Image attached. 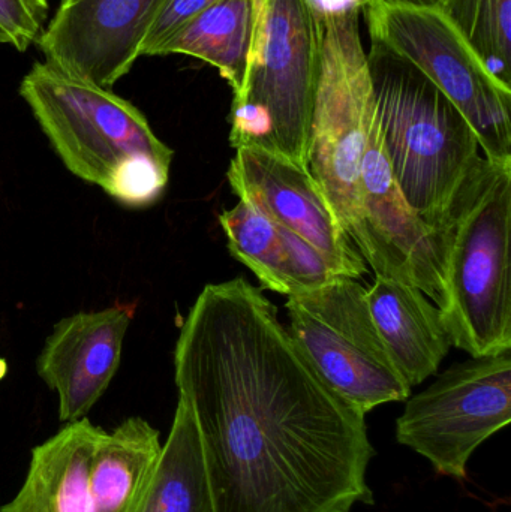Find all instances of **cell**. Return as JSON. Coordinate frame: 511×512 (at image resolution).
<instances>
[{"instance_id": "6da1fadb", "label": "cell", "mask_w": 511, "mask_h": 512, "mask_svg": "<svg viewBox=\"0 0 511 512\" xmlns=\"http://www.w3.org/2000/svg\"><path fill=\"white\" fill-rule=\"evenodd\" d=\"M174 381L197 424L215 512L374 504L366 415L320 378L248 280L204 286L180 328Z\"/></svg>"}, {"instance_id": "7a4b0ae2", "label": "cell", "mask_w": 511, "mask_h": 512, "mask_svg": "<svg viewBox=\"0 0 511 512\" xmlns=\"http://www.w3.org/2000/svg\"><path fill=\"white\" fill-rule=\"evenodd\" d=\"M510 225L511 159L482 156L434 227L438 309L452 345L471 357L511 349Z\"/></svg>"}, {"instance_id": "3957f363", "label": "cell", "mask_w": 511, "mask_h": 512, "mask_svg": "<svg viewBox=\"0 0 511 512\" xmlns=\"http://www.w3.org/2000/svg\"><path fill=\"white\" fill-rule=\"evenodd\" d=\"M369 74L384 150L414 212L437 227L482 156L456 105L405 57L371 41Z\"/></svg>"}, {"instance_id": "277c9868", "label": "cell", "mask_w": 511, "mask_h": 512, "mask_svg": "<svg viewBox=\"0 0 511 512\" xmlns=\"http://www.w3.org/2000/svg\"><path fill=\"white\" fill-rule=\"evenodd\" d=\"M320 78V29L305 0H266L248 71L233 93L230 144L309 170V135Z\"/></svg>"}, {"instance_id": "5b68a950", "label": "cell", "mask_w": 511, "mask_h": 512, "mask_svg": "<svg viewBox=\"0 0 511 512\" xmlns=\"http://www.w3.org/2000/svg\"><path fill=\"white\" fill-rule=\"evenodd\" d=\"M360 12L327 18L320 29V78L309 135V173L350 237L360 213V174L377 117Z\"/></svg>"}, {"instance_id": "8992f818", "label": "cell", "mask_w": 511, "mask_h": 512, "mask_svg": "<svg viewBox=\"0 0 511 512\" xmlns=\"http://www.w3.org/2000/svg\"><path fill=\"white\" fill-rule=\"evenodd\" d=\"M362 15L371 41L417 66L464 114L485 158L511 159V89L489 72L437 6L369 0Z\"/></svg>"}, {"instance_id": "52a82bcc", "label": "cell", "mask_w": 511, "mask_h": 512, "mask_svg": "<svg viewBox=\"0 0 511 512\" xmlns=\"http://www.w3.org/2000/svg\"><path fill=\"white\" fill-rule=\"evenodd\" d=\"M21 98L51 147L74 176L102 188L113 168L134 155L173 161L147 117L111 89L33 63L20 83Z\"/></svg>"}, {"instance_id": "ba28073f", "label": "cell", "mask_w": 511, "mask_h": 512, "mask_svg": "<svg viewBox=\"0 0 511 512\" xmlns=\"http://www.w3.org/2000/svg\"><path fill=\"white\" fill-rule=\"evenodd\" d=\"M294 342L320 378L362 412L405 402L411 387L396 369L372 319L366 288L338 276L287 300Z\"/></svg>"}, {"instance_id": "9c48e42d", "label": "cell", "mask_w": 511, "mask_h": 512, "mask_svg": "<svg viewBox=\"0 0 511 512\" xmlns=\"http://www.w3.org/2000/svg\"><path fill=\"white\" fill-rule=\"evenodd\" d=\"M396 439L441 477L465 481L477 448L511 421V349L449 367L408 397Z\"/></svg>"}, {"instance_id": "30bf717a", "label": "cell", "mask_w": 511, "mask_h": 512, "mask_svg": "<svg viewBox=\"0 0 511 512\" xmlns=\"http://www.w3.org/2000/svg\"><path fill=\"white\" fill-rule=\"evenodd\" d=\"M350 239L375 276L410 283L440 306L443 280L437 231L402 194L384 150L378 116L363 155L360 213Z\"/></svg>"}, {"instance_id": "8fae6325", "label": "cell", "mask_w": 511, "mask_h": 512, "mask_svg": "<svg viewBox=\"0 0 511 512\" xmlns=\"http://www.w3.org/2000/svg\"><path fill=\"white\" fill-rule=\"evenodd\" d=\"M167 0H60L36 47L45 62L111 89L129 74Z\"/></svg>"}, {"instance_id": "7c38bea8", "label": "cell", "mask_w": 511, "mask_h": 512, "mask_svg": "<svg viewBox=\"0 0 511 512\" xmlns=\"http://www.w3.org/2000/svg\"><path fill=\"white\" fill-rule=\"evenodd\" d=\"M227 179L240 201L302 237L342 276L359 279L368 273L309 170L263 150L237 149Z\"/></svg>"}, {"instance_id": "4fadbf2b", "label": "cell", "mask_w": 511, "mask_h": 512, "mask_svg": "<svg viewBox=\"0 0 511 512\" xmlns=\"http://www.w3.org/2000/svg\"><path fill=\"white\" fill-rule=\"evenodd\" d=\"M134 307L80 312L54 325L36 372L59 397V418L83 420L113 381Z\"/></svg>"}, {"instance_id": "5bb4252c", "label": "cell", "mask_w": 511, "mask_h": 512, "mask_svg": "<svg viewBox=\"0 0 511 512\" xmlns=\"http://www.w3.org/2000/svg\"><path fill=\"white\" fill-rule=\"evenodd\" d=\"M375 327L411 388L440 369L452 348L440 309L416 286L392 277L375 276L366 289Z\"/></svg>"}, {"instance_id": "9a60e30c", "label": "cell", "mask_w": 511, "mask_h": 512, "mask_svg": "<svg viewBox=\"0 0 511 512\" xmlns=\"http://www.w3.org/2000/svg\"><path fill=\"white\" fill-rule=\"evenodd\" d=\"M102 435L83 418L33 448L23 486L0 512H90V468Z\"/></svg>"}, {"instance_id": "2e32d148", "label": "cell", "mask_w": 511, "mask_h": 512, "mask_svg": "<svg viewBox=\"0 0 511 512\" xmlns=\"http://www.w3.org/2000/svg\"><path fill=\"white\" fill-rule=\"evenodd\" d=\"M161 450L158 430L140 417L104 432L90 468V512H140Z\"/></svg>"}, {"instance_id": "e0dca14e", "label": "cell", "mask_w": 511, "mask_h": 512, "mask_svg": "<svg viewBox=\"0 0 511 512\" xmlns=\"http://www.w3.org/2000/svg\"><path fill=\"white\" fill-rule=\"evenodd\" d=\"M140 512H215L197 424L182 397Z\"/></svg>"}, {"instance_id": "ac0fdd59", "label": "cell", "mask_w": 511, "mask_h": 512, "mask_svg": "<svg viewBox=\"0 0 511 512\" xmlns=\"http://www.w3.org/2000/svg\"><path fill=\"white\" fill-rule=\"evenodd\" d=\"M252 35L251 0H216L165 47L164 56L183 54L215 66L236 93L248 71Z\"/></svg>"}, {"instance_id": "d6986e66", "label": "cell", "mask_w": 511, "mask_h": 512, "mask_svg": "<svg viewBox=\"0 0 511 512\" xmlns=\"http://www.w3.org/2000/svg\"><path fill=\"white\" fill-rule=\"evenodd\" d=\"M227 236L228 249L260 280L264 289L278 294L296 295L284 228L240 201L219 216Z\"/></svg>"}, {"instance_id": "ffe728a7", "label": "cell", "mask_w": 511, "mask_h": 512, "mask_svg": "<svg viewBox=\"0 0 511 512\" xmlns=\"http://www.w3.org/2000/svg\"><path fill=\"white\" fill-rule=\"evenodd\" d=\"M434 5L511 89V0H435Z\"/></svg>"}, {"instance_id": "44dd1931", "label": "cell", "mask_w": 511, "mask_h": 512, "mask_svg": "<svg viewBox=\"0 0 511 512\" xmlns=\"http://www.w3.org/2000/svg\"><path fill=\"white\" fill-rule=\"evenodd\" d=\"M170 167V161L155 156H129L113 168L102 189L129 209H146L164 194Z\"/></svg>"}, {"instance_id": "7402d4cb", "label": "cell", "mask_w": 511, "mask_h": 512, "mask_svg": "<svg viewBox=\"0 0 511 512\" xmlns=\"http://www.w3.org/2000/svg\"><path fill=\"white\" fill-rule=\"evenodd\" d=\"M48 23L44 0H0V32L6 45L24 53L36 44Z\"/></svg>"}, {"instance_id": "603a6c76", "label": "cell", "mask_w": 511, "mask_h": 512, "mask_svg": "<svg viewBox=\"0 0 511 512\" xmlns=\"http://www.w3.org/2000/svg\"><path fill=\"white\" fill-rule=\"evenodd\" d=\"M216 0H167L153 23L141 57L164 56L165 47Z\"/></svg>"}, {"instance_id": "cb8c5ba5", "label": "cell", "mask_w": 511, "mask_h": 512, "mask_svg": "<svg viewBox=\"0 0 511 512\" xmlns=\"http://www.w3.org/2000/svg\"><path fill=\"white\" fill-rule=\"evenodd\" d=\"M369 0H305L317 23L327 18L360 12Z\"/></svg>"}, {"instance_id": "d4e9b609", "label": "cell", "mask_w": 511, "mask_h": 512, "mask_svg": "<svg viewBox=\"0 0 511 512\" xmlns=\"http://www.w3.org/2000/svg\"><path fill=\"white\" fill-rule=\"evenodd\" d=\"M251 5L252 14H254V35H252V45H254V42L257 41L258 33H260L261 20H263L266 0H251Z\"/></svg>"}, {"instance_id": "484cf974", "label": "cell", "mask_w": 511, "mask_h": 512, "mask_svg": "<svg viewBox=\"0 0 511 512\" xmlns=\"http://www.w3.org/2000/svg\"><path fill=\"white\" fill-rule=\"evenodd\" d=\"M402 2L426 3V5H434L435 0H402Z\"/></svg>"}, {"instance_id": "4316f807", "label": "cell", "mask_w": 511, "mask_h": 512, "mask_svg": "<svg viewBox=\"0 0 511 512\" xmlns=\"http://www.w3.org/2000/svg\"><path fill=\"white\" fill-rule=\"evenodd\" d=\"M6 39L5 36L2 35V32H0V45H5Z\"/></svg>"}, {"instance_id": "83f0119b", "label": "cell", "mask_w": 511, "mask_h": 512, "mask_svg": "<svg viewBox=\"0 0 511 512\" xmlns=\"http://www.w3.org/2000/svg\"><path fill=\"white\" fill-rule=\"evenodd\" d=\"M44 2H48V0H44Z\"/></svg>"}]
</instances>
